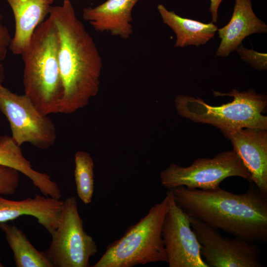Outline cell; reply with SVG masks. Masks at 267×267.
Wrapping results in <instances>:
<instances>
[{"instance_id":"5bb4252c","label":"cell","mask_w":267,"mask_h":267,"mask_svg":"<svg viewBox=\"0 0 267 267\" xmlns=\"http://www.w3.org/2000/svg\"><path fill=\"white\" fill-rule=\"evenodd\" d=\"M138 0H107L83 9V18L97 31L127 39L133 34L132 11Z\"/></svg>"},{"instance_id":"2e32d148","label":"cell","mask_w":267,"mask_h":267,"mask_svg":"<svg viewBox=\"0 0 267 267\" xmlns=\"http://www.w3.org/2000/svg\"><path fill=\"white\" fill-rule=\"evenodd\" d=\"M157 9L163 23L176 34L175 47L204 45L214 38L218 29L212 21L205 23L181 17L174 11L168 10L163 4H158Z\"/></svg>"},{"instance_id":"30bf717a","label":"cell","mask_w":267,"mask_h":267,"mask_svg":"<svg viewBox=\"0 0 267 267\" xmlns=\"http://www.w3.org/2000/svg\"><path fill=\"white\" fill-rule=\"evenodd\" d=\"M166 195L169 208L163 221L162 235L169 267H208L201 255L190 216L176 202L169 189Z\"/></svg>"},{"instance_id":"9a60e30c","label":"cell","mask_w":267,"mask_h":267,"mask_svg":"<svg viewBox=\"0 0 267 267\" xmlns=\"http://www.w3.org/2000/svg\"><path fill=\"white\" fill-rule=\"evenodd\" d=\"M10 7L15 19V33L9 50L22 55L28 47L38 26L49 14V0H5Z\"/></svg>"},{"instance_id":"7a4b0ae2","label":"cell","mask_w":267,"mask_h":267,"mask_svg":"<svg viewBox=\"0 0 267 267\" xmlns=\"http://www.w3.org/2000/svg\"><path fill=\"white\" fill-rule=\"evenodd\" d=\"M48 15L59 38V63L64 88L60 113L71 114L85 107L97 93L102 59L70 0L51 6Z\"/></svg>"},{"instance_id":"ac0fdd59","label":"cell","mask_w":267,"mask_h":267,"mask_svg":"<svg viewBox=\"0 0 267 267\" xmlns=\"http://www.w3.org/2000/svg\"><path fill=\"white\" fill-rule=\"evenodd\" d=\"M0 165L14 169L28 177L32 182L37 181L40 172L36 171L24 156L19 146L11 136H0Z\"/></svg>"},{"instance_id":"ba28073f","label":"cell","mask_w":267,"mask_h":267,"mask_svg":"<svg viewBox=\"0 0 267 267\" xmlns=\"http://www.w3.org/2000/svg\"><path fill=\"white\" fill-rule=\"evenodd\" d=\"M0 111L7 119L11 137L19 146L29 143L46 149L54 144L57 135L53 121L25 94H18L0 86Z\"/></svg>"},{"instance_id":"44dd1931","label":"cell","mask_w":267,"mask_h":267,"mask_svg":"<svg viewBox=\"0 0 267 267\" xmlns=\"http://www.w3.org/2000/svg\"><path fill=\"white\" fill-rule=\"evenodd\" d=\"M235 51L241 59L253 68L259 71L267 70V54L266 53H262L247 48L242 44L237 47Z\"/></svg>"},{"instance_id":"5b68a950","label":"cell","mask_w":267,"mask_h":267,"mask_svg":"<svg viewBox=\"0 0 267 267\" xmlns=\"http://www.w3.org/2000/svg\"><path fill=\"white\" fill-rule=\"evenodd\" d=\"M169 208L166 195L138 222L130 226L122 237L109 245L92 267H132L152 263H167L162 230Z\"/></svg>"},{"instance_id":"277c9868","label":"cell","mask_w":267,"mask_h":267,"mask_svg":"<svg viewBox=\"0 0 267 267\" xmlns=\"http://www.w3.org/2000/svg\"><path fill=\"white\" fill-rule=\"evenodd\" d=\"M213 94L230 96L233 99L212 106L200 97L179 94L175 100L176 110L181 116L195 123L210 124L223 134L244 128L267 130V117L263 114L267 106L266 95L253 89L239 92L235 89L226 93L214 90Z\"/></svg>"},{"instance_id":"ffe728a7","label":"cell","mask_w":267,"mask_h":267,"mask_svg":"<svg viewBox=\"0 0 267 267\" xmlns=\"http://www.w3.org/2000/svg\"><path fill=\"white\" fill-rule=\"evenodd\" d=\"M20 182L19 172L11 168L0 165V194L15 193Z\"/></svg>"},{"instance_id":"52a82bcc","label":"cell","mask_w":267,"mask_h":267,"mask_svg":"<svg viewBox=\"0 0 267 267\" xmlns=\"http://www.w3.org/2000/svg\"><path fill=\"white\" fill-rule=\"evenodd\" d=\"M160 176L161 184L168 189L180 186L188 189H216L230 177L252 182L250 174L234 150L221 152L212 158H198L186 167L171 164Z\"/></svg>"},{"instance_id":"d6986e66","label":"cell","mask_w":267,"mask_h":267,"mask_svg":"<svg viewBox=\"0 0 267 267\" xmlns=\"http://www.w3.org/2000/svg\"><path fill=\"white\" fill-rule=\"evenodd\" d=\"M74 176L77 194L82 202H91L94 191V164L89 153L84 151L75 155Z\"/></svg>"},{"instance_id":"7402d4cb","label":"cell","mask_w":267,"mask_h":267,"mask_svg":"<svg viewBox=\"0 0 267 267\" xmlns=\"http://www.w3.org/2000/svg\"><path fill=\"white\" fill-rule=\"evenodd\" d=\"M2 19V16L0 13V86L2 85L5 79L4 69L2 62L6 58L12 39Z\"/></svg>"},{"instance_id":"8fae6325","label":"cell","mask_w":267,"mask_h":267,"mask_svg":"<svg viewBox=\"0 0 267 267\" xmlns=\"http://www.w3.org/2000/svg\"><path fill=\"white\" fill-rule=\"evenodd\" d=\"M263 195H267V130L244 128L223 134Z\"/></svg>"},{"instance_id":"3957f363","label":"cell","mask_w":267,"mask_h":267,"mask_svg":"<svg viewBox=\"0 0 267 267\" xmlns=\"http://www.w3.org/2000/svg\"><path fill=\"white\" fill-rule=\"evenodd\" d=\"M59 49L57 29L49 16L36 28L21 55L25 94L45 115L60 113L64 88Z\"/></svg>"},{"instance_id":"8992f818","label":"cell","mask_w":267,"mask_h":267,"mask_svg":"<svg viewBox=\"0 0 267 267\" xmlns=\"http://www.w3.org/2000/svg\"><path fill=\"white\" fill-rule=\"evenodd\" d=\"M51 236L45 253L53 267H90L89 259L96 254L97 247L84 229L75 197L63 201L58 225Z\"/></svg>"},{"instance_id":"d4e9b609","label":"cell","mask_w":267,"mask_h":267,"mask_svg":"<svg viewBox=\"0 0 267 267\" xmlns=\"http://www.w3.org/2000/svg\"><path fill=\"white\" fill-rule=\"evenodd\" d=\"M51 3L53 2V1H54V0H49Z\"/></svg>"},{"instance_id":"6da1fadb","label":"cell","mask_w":267,"mask_h":267,"mask_svg":"<svg viewBox=\"0 0 267 267\" xmlns=\"http://www.w3.org/2000/svg\"><path fill=\"white\" fill-rule=\"evenodd\" d=\"M189 216L235 237L256 243L267 241V195L255 185L242 194L222 189H169Z\"/></svg>"},{"instance_id":"cb8c5ba5","label":"cell","mask_w":267,"mask_h":267,"mask_svg":"<svg viewBox=\"0 0 267 267\" xmlns=\"http://www.w3.org/2000/svg\"><path fill=\"white\" fill-rule=\"evenodd\" d=\"M3 267V265L1 263L0 261V267Z\"/></svg>"},{"instance_id":"603a6c76","label":"cell","mask_w":267,"mask_h":267,"mask_svg":"<svg viewBox=\"0 0 267 267\" xmlns=\"http://www.w3.org/2000/svg\"><path fill=\"white\" fill-rule=\"evenodd\" d=\"M223 0H210L209 12L212 16V22H217L218 19V9Z\"/></svg>"},{"instance_id":"9c48e42d","label":"cell","mask_w":267,"mask_h":267,"mask_svg":"<svg viewBox=\"0 0 267 267\" xmlns=\"http://www.w3.org/2000/svg\"><path fill=\"white\" fill-rule=\"evenodd\" d=\"M190 222L208 267H263L256 243L223 236L219 229L193 217L190 216Z\"/></svg>"},{"instance_id":"7c38bea8","label":"cell","mask_w":267,"mask_h":267,"mask_svg":"<svg viewBox=\"0 0 267 267\" xmlns=\"http://www.w3.org/2000/svg\"><path fill=\"white\" fill-rule=\"evenodd\" d=\"M267 32V25L255 14L251 0H235L229 22L217 30L221 42L216 55L225 57L235 51L247 37Z\"/></svg>"},{"instance_id":"4fadbf2b","label":"cell","mask_w":267,"mask_h":267,"mask_svg":"<svg viewBox=\"0 0 267 267\" xmlns=\"http://www.w3.org/2000/svg\"><path fill=\"white\" fill-rule=\"evenodd\" d=\"M0 194V223L12 221L22 216L36 218L51 235L59 222L63 201L36 194L22 200L5 199Z\"/></svg>"},{"instance_id":"e0dca14e","label":"cell","mask_w":267,"mask_h":267,"mask_svg":"<svg viewBox=\"0 0 267 267\" xmlns=\"http://www.w3.org/2000/svg\"><path fill=\"white\" fill-rule=\"evenodd\" d=\"M0 228L13 252L17 267H53L45 253L36 249L23 231L16 225L1 222Z\"/></svg>"}]
</instances>
